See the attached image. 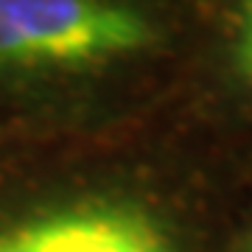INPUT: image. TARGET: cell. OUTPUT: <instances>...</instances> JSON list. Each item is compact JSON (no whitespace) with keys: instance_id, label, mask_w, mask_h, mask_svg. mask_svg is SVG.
<instances>
[{"instance_id":"cell-1","label":"cell","mask_w":252,"mask_h":252,"mask_svg":"<svg viewBox=\"0 0 252 252\" xmlns=\"http://www.w3.org/2000/svg\"><path fill=\"white\" fill-rule=\"evenodd\" d=\"M149 42V20L126 3L0 0V67H87Z\"/></svg>"},{"instance_id":"cell-2","label":"cell","mask_w":252,"mask_h":252,"mask_svg":"<svg viewBox=\"0 0 252 252\" xmlns=\"http://www.w3.org/2000/svg\"><path fill=\"white\" fill-rule=\"evenodd\" d=\"M0 252H180V247L143 205L101 196L3 219Z\"/></svg>"},{"instance_id":"cell-3","label":"cell","mask_w":252,"mask_h":252,"mask_svg":"<svg viewBox=\"0 0 252 252\" xmlns=\"http://www.w3.org/2000/svg\"><path fill=\"white\" fill-rule=\"evenodd\" d=\"M235 67L241 79L252 87V0H244L238 11V31H235Z\"/></svg>"},{"instance_id":"cell-4","label":"cell","mask_w":252,"mask_h":252,"mask_svg":"<svg viewBox=\"0 0 252 252\" xmlns=\"http://www.w3.org/2000/svg\"><path fill=\"white\" fill-rule=\"evenodd\" d=\"M247 252H252V241H250V250H247Z\"/></svg>"}]
</instances>
